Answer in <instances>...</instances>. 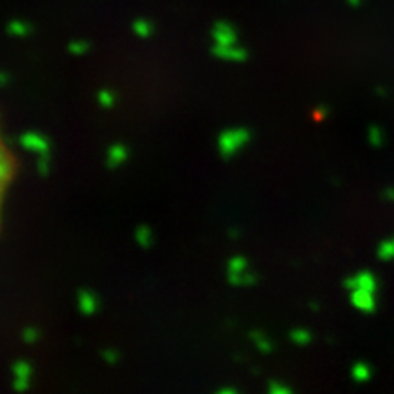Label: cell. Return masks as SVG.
Segmentation results:
<instances>
[{
	"label": "cell",
	"instance_id": "1",
	"mask_svg": "<svg viewBox=\"0 0 394 394\" xmlns=\"http://www.w3.org/2000/svg\"><path fill=\"white\" fill-rule=\"evenodd\" d=\"M15 163L11 157L10 150L6 146L2 135H0V210H2V201H4V194L10 187L11 179H13Z\"/></svg>",
	"mask_w": 394,
	"mask_h": 394
}]
</instances>
